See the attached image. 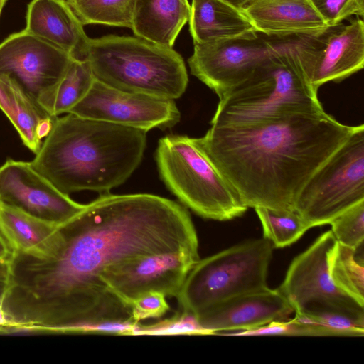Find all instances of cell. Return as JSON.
Returning <instances> with one entry per match:
<instances>
[{
    "instance_id": "f546056e",
    "label": "cell",
    "mask_w": 364,
    "mask_h": 364,
    "mask_svg": "<svg viewBox=\"0 0 364 364\" xmlns=\"http://www.w3.org/2000/svg\"><path fill=\"white\" fill-rule=\"evenodd\" d=\"M170 307L166 296L159 292H149L132 302V318L136 323L148 318L163 316Z\"/></svg>"
},
{
    "instance_id": "e0dca14e",
    "label": "cell",
    "mask_w": 364,
    "mask_h": 364,
    "mask_svg": "<svg viewBox=\"0 0 364 364\" xmlns=\"http://www.w3.org/2000/svg\"><path fill=\"white\" fill-rule=\"evenodd\" d=\"M24 30L63 50L73 60H86L90 38L65 0H32Z\"/></svg>"
},
{
    "instance_id": "603a6c76",
    "label": "cell",
    "mask_w": 364,
    "mask_h": 364,
    "mask_svg": "<svg viewBox=\"0 0 364 364\" xmlns=\"http://www.w3.org/2000/svg\"><path fill=\"white\" fill-rule=\"evenodd\" d=\"M95 80L87 60L73 59L61 80L38 103L53 117L69 113L85 97Z\"/></svg>"
},
{
    "instance_id": "4fadbf2b",
    "label": "cell",
    "mask_w": 364,
    "mask_h": 364,
    "mask_svg": "<svg viewBox=\"0 0 364 364\" xmlns=\"http://www.w3.org/2000/svg\"><path fill=\"white\" fill-rule=\"evenodd\" d=\"M198 260V252L189 251L151 255L112 267L102 280L112 292L132 306L135 299L149 292L177 297Z\"/></svg>"
},
{
    "instance_id": "7c38bea8",
    "label": "cell",
    "mask_w": 364,
    "mask_h": 364,
    "mask_svg": "<svg viewBox=\"0 0 364 364\" xmlns=\"http://www.w3.org/2000/svg\"><path fill=\"white\" fill-rule=\"evenodd\" d=\"M73 58L25 30L0 43V77L16 83L38 102L64 76Z\"/></svg>"
},
{
    "instance_id": "2e32d148",
    "label": "cell",
    "mask_w": 364,
    "mask_h": 364,
    "mask_svg": "<svg viewBox=\"0 0 364 364\" xmlns=\"http://www.w3.org/2000/svg\"><path fill=\"white\" fill-rule=\"evenodd\" d=\"M293 312L277 289L267 287L229 299L196 316L203 327L216 334L251 330L273 321H286Z\"/></svg>"
},
{
    "instance_id": "3957f363",
    "label": "cell",
    "mask_w": 364,
    "mask_h": 364,
    "mask_svg": "<svg viewBox=\"0 0 364 364\" xmlns=\"http://www.w3.org/2000/svg\"><path fill=\"white\" fill-rule=\"evenodd\" d=\"M33 168L62 193H103L126 181L140 164L146 132L72 113L55 118Z\"/></svg>"
},
{
    "instance_id": "ba28073f",
    "label": "cell",
    "mask_w": 364,
    "mask_h": 364,
    "mask_svg": "<svg viewBox=\"0 0 364 364\" xmlns=\"http://www.w3.org/2000/svg\"><path fill=\"white\" fill-rule=\"evenodd\" d=\"M363 200L364 125L361 124L306 183L294 210L311 228L329 224Z\"/></svg>"
},
{
    "instance_id": "277c9868",
    "label": "cell",
    "mask_w": 364,
    "mask_h": 364,
    "mask_svg": "<svg viewBox=\"0 0 364 364\" xmlns=\"http://www.w3.org/2000/svg\"><path fill=\"white\" fill-rule=\"evenodd\" d=\"M291 45L275 46L244 81L219 97L210 124L324 111Z\"/></svg>"
},
{
    "instance_id": "f1b7e54d",
    "label": "cell",
    "mask_w": 364,
    "mask_h": 364,
    "mask_svg": "<svg viewBox=\"0 0 364 364\" xmlns=\"http://www.w3.org/2000/svg\"><path fill=\"white\" fill-rule=\"evenodd\" d=\"M328 26L341 24L351 16H364V0H310Z\"/></svg>"
},
{
    "instance_id": "4dcf8cb0",
    "label": "cell",
    "mask_w": 364,
    "mask_h": 364,
    "mask_svg": "<svg viewBox=\"0 0 364 364\" xmlns=\"http://www.w3.org/2000/svg\"><path fill=\"white\" fill-rule=\"evenodd\" d=\"M9 259H0V310L9 280Z\"/></svg>"
},
{
    "instance_id": "44dd1931",
    "label": "cell",
    "mask_w": 364,
    "mask_h": 364,
    "mask_svg": "<svg viewBox=\"0 0 364 364\" xmlns=\"http://www.w3.org/2000/svg\"><path fill=\"white\" fill-rule=\"evenodd\" d=\"M190 10L188 0H134L131 29L135 36L173 48Z\"/></svg>"
},
{
    "instance_id": "d6a6232c",
    "label": "cell",
    "mask_w": 364,
    "mask_h": 364,
    "mask_svg": "<svg viewBox=\"0 0 364 364\" xmlns=\"http://www.w3.org/2000/svg\"><path fill=\"white\" fill-rule=\"evenodd\" d=\"M224 1L239 9H242V8L251 0H224Z\"/></svg>"
},
{
    "instance_id": "d4e9b609",
    "label": "cell",
    "mask_w": 364,
    "mask_h": 364,
    "mask_svg": "<svg viewBox=\"0 0 364 364\" xmlns=\"http://www.w3.org/2000/svg\"><path fill=\"white\" fill-rule=\"evenodd\" d=\"M81 23L131 29L134 0H65Z\"/></svg>"
},
{
    "instance_id": "d6986e66",
    "label": "cell",
    "mask_w": 364,
    "mask_h": 364,
    "mask_svg": "<svg viewBox=\"0 0 364 364\" xmlns=\"http://www.w3.org/2000/svg\"><path fill=\"white\" fill-rule=\"evenodd\" d=\"M188 22L194 44L258 37L242 10L224 0H192Z\"/></svg>"
},
{
    "instance_id": "5bb4252c",
    "label": "cell",
    "mask_w": 364,
    "mask_h": 364,
    "mask_svg": "<svg viewBox=\"0 0 364 364\" xmlns=\"http://www.w3.org/2000/svg\"><path fill=\"white\" fill-rule=\"evenodd\" d=\"M274 47L258 37L196 43L188 63L191 74L220 97L246 80Z\"/></svg>"
},
{
    "instance_id": "7402d4cb",
    "label": "cell",
    "mask_w": 364,
    "mask_h": 364,
    "mask_svg": "<svg viewBox=\"0 0 364 364\" xmlns=\"http://www.w3.org/2000/svg\"><path fill=\"white\" fill-rule=\"evenodd\" d=\"M58 225L0 203V232L14 251L44 255L49 250Z\"/></svg>"
},
{
    "instance_id": "8992f818",
    "label": "cell",
    "mask_w": 364,
    "mask_h": 364,
    "mask_svg": "<svg viewBox=\"0 0 364 364\" xmlns=\"http://www.w3.org/2000/svg\"><path fill=\"white\" fill-rule=\"evenodd\" d=\"M159 176L186 208L210 220L225 221L247 208L203 152L198 138L168 134L156 151Z\"/></svg>"
},
{
    "instance_id": "ac0fdd59",
    "label": "cell",
    "mask_w": 364,
    "mask_h": 364,
    "mask_svg": "<svg viewBox=\"0 0 364 364\" xmlns=\"http://www.w3.org/2000/svg\"><path fill=\"white\" fill-rule=\"evenodd\" d=\"M241 10L257 33L268 36H309L328 27L310 0H251Z\"/></svg>"
},
{
    "instance_id": "30bf717a",
    "label": "cell",
    "mask_w": 364,
    "mask_h": 364,
    "mask_svg": "<svg viewBox=\"0 0 364 364\" xmlns=\"http://www.w3.org/2000/svg\"><path fill=\"white\" fill-rule=\"evenodd\" d=\"M304 37L292 44L313 87L339 82L364 65V23L358 18Z\"/></svg>"
},
{
    "instance_id": "83f0119b",
    "label": "cell",
    "mask_w": 364,
    "mask_h": 364,
    "mask_svg": "<svg viewBox=\"0 0 364 364\" xmlns=\"http://www.w3.org/2000/svg\"><path fill=\"white\" fill-rule=\"evenodd\" d=\"M329 224L340 244L354 249L364 245V200L341 213Z\"/></svg>"
},
{
    "instance_id": "484cf974",
    "label": "cell",
    "mask_w": 364,
    "mask_h": 364,
    "mask_svg": "<svg viewBox=\"0 0 364 364\" xmlns=\"http://www.w3.org/2000/svg\"><path fill=\"white\" fill-rule=\"evenodd\" d=\"M262 225L263 237L274 247H284L296 242L311 228L295 210L254 208Z\"/></svg>"
},
{
    "instance_id": "9a60e30c",
    "label": "cell",
    "mask_w": 364,
    "mask_h": 364,
    "mask_svg": "<svg viewBox=\"0 0 364 364\" xmlns=\"http://www.w3.org/2000/svg\"><path fill=\"white\" fill-rule=\"evenodd\" d=\"M0 203L57 225L85 205L60 191L30 161L11 159L0 166Z\"/></svg>"
},
{
    "instance_id": "6da1fadb",
    "label": "cell",
    "mask_w": 364,
    "mask_h": 364,
    "mask_svg": "<svg viewBox=\"0 0 364 364\" xmlns=\"http://www.w3.org/2000/svg\"><path fill=\"white\" fill-rule=\"evenodd\" d=\"M198 252L188 211L149 193H103L58 225L48 252H16L1 311L11 332L75 333L103 321H131L132 306L102 277L112 267L173 252Z\"/></svg>"
},
{
    "instance_id": "9c48e42d",
    "label": "cell",
    "mask_w": 364,
    "mask_h": 364,
    "mask_svg": "<svg viewBox=\"0 0 364 364\" xmlns=\"http://www.w3.org/2000/svg\"><path fill=\"white\" fill-rule=\"evenodd\" d=\"M336 240L331 230L321 234L290 264L277 288L295 313L336 314L364 321V306L339 289L329 271Z\"/></svg>"
},
{
    "instance_id": "8fae6325",
    "label": "cell",
    "mask_w": 364,
    "mask_h": 364,
    "mask_svg": "<svg viewBox=\"0 0 364 364\" xmlns=\"http://www.w3.org/2000/svg\"><path fill=\"white\" fill-rule=\"evenodd\" d=\"M69 113L146 132L172 127L181 117L173 100L119 90L97 80Z\"/></svg>"
},
{
    "instance_id": "52a82bcc",
    "label": "cell",
    "mask_w": 364,
    "mask_h": 364,
    "mask_svg": "<svg viewBox=\"0 0 364 364\" xmlns=\"http://www.w3.org/2000/svg\"><path fill=\"white\" fill-rule=\"evenodd\" d=\"M274 248L262 237L199 259L176 297L182 311L197 315L229 299L267 288Z\"/></svg>"
},
{
    "instance_id": "5b68a950",
    "label": "cell",
    "mask_w": 364,
    "mask_h": 364,
    "mask_svg": "<svg viewBox=\"0 0 364 364\" xmlns=\"http://www.w3.org/2000/svg\"><path fill=\"white\" fill-rule=\"evenodd\" d=\"M86 60L95 80L119 90L174 100L187 87L181 55L137 36L90 38Z\"/></svg>"
},
{
    "instance_id": "4316f807",
    "label": "cell",
    "mask_w": 364,
    "mask_h": 364,
    "mask_svg": "<svg viewBox=\"0 0 364 364\" xmlns=\"http://www.w3.org/2000/svg\"><path fill=\"white\" fill-rule=\"evenodd\" d=\"M210 335L203 327L196 314L182 311L169 318L149 325L137 323L130 336Z\"/></svg>"
},
{
    "instance_id": "ffe728a7",
    "label": "cell",
    "mask_w": 364,
    "mask_h": 364,
    "mask_svg": "<svg viewBox=\"0 0 364 364\" xmlns=\"http://www.w3.org/2000/svg\"><path fill=\"white\" fill-rule=\"evenodd\" d=\"M0 109L14 125L23 144L36 154L55 117L50 116L36 100L6 77H0Z\"/></svg>"
},
{
    "instance_id": "1f68e13d",
    "label": "cell",
    "mask_w": 364,
    "mask_h": 364,
    "mask_svg": "<svg viewBox=\"0 0 364 364\" xmlns=\"http://www.w3.org/2000/svg\"><path fill=\"white\" fill-rule=\"evenodd\" d=\"M13 254V249L0 232V259H9Z\"/></svg>"
},
{
    "instance_id": "cb8c5ba5",
    "label": "cell",
    "mask_w": 364,
    "mask_h": 364,
    "mask_svg": "<svg viewBox=\"0 0 364 364\" xmlns=\"http://www.w3.org/2000/svg\"><path fill=\"white\" fill-rule=\"evenodd\" d=\"M364 245L358 248L336 241L329 258V271L333 283L364 306Z\"/></svg>"
},
{
    "instance_id": "7a4b0ae2",
    "label": "cell",
    "mask_w": 364,
    "mask_h": 364,
    "mask_svg": "<svg viewBox=\"0 0 364 364\" xmlns=\"http://www.w3.org/2000/svg\"><path fill=\"white\" fill-rule=\"evenodd\" d=\"M356 128L323 111L211 124L198 140L247 208L294 210L306 183Z\"/></svg>"
},
{
    "instance_id": "836d02e7",
    "label": "cell",
    "mask_w": 364,
    "mask_h": 364,
    "mask_svg": "<svg viewBox=\"0 0 364 364\" xmlns=\"http://www.w3.org/2000/svg\"><path fill=\"white\" fill-rule=\"evenodd\" d=\"M6 0H0V14L1 12L2 8L6 3Z\"/></svg>"
}]
</instances>
